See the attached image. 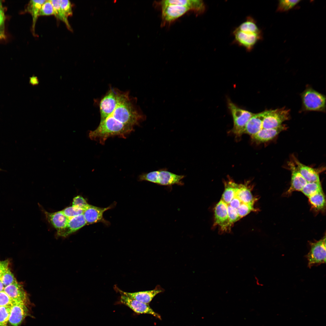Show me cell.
<instances>
[{
    "label": "cell",
    "instance_id": "obj_27",
    "mask_svg": "<svg viewBox=\"0 0 326 326\" xmlns=\"http://www.w3.org/2000/svg\"><path fill=\"white\" fill-rule=\"evenodd\" d=\"M301 191L309 197L322 190L320 182H308Z\"/></svg>",
    "mask_w": 326,
    "mask_h": 326
},
{
    "label": "cell",
    "instance_id": "obj_6",
    "mask_svg": "<svg viewBox=\"0 0 326 326\" xmlns=\"http://www.w3.org/2000/svg\"><path fill=\"white\" fill-rule=\"evenodd\" d=\"M233 43L243 47L248 52L251 51L257 43L262 38L261 33L240 30L235 28L232 32Z\"/></svg>",
    "mask_w": 326,
    "mask_h": 326
},
{
    "label": "cell",
    "instance_id": "obj_9",
    "mask_svg": "<svg viewBox=\"0 0 326 326\" xmlns=\"http://www.w3.org/2000/svg\"><path fill=\"white\" fill-rule=\"evenodd\" d=\"M122 92L116 88H111L102 98L99 105L101 120L107 117L114 110Z\"/></svg>",
    "mask_w": 326,
    "mask_h": 326
},
{
    "label": "cell",
    "instance_id": "obj_14",
    "mask_svg": "<svg viewBox=\"0 0 326 326\" xmlns=\"http://www.w3.org/2000/svg\"><path fill=\"white\" fill-rule=\"evenodd\" d=\"M114 205L112 204L107 207L101 208L88 204L83 213L87 225L99 222L108 225L109 222L104 219L103 214L105 211L113 208Z\"/></svg>",
    "mask_w": 326,
    "mask_h": 326
},
{
    "label": "cell",
    "instance_id": "obj_37",
    "mask_svg": "<svg viewBox=\"0 0 326 326\" xmlns=\"http://www.w3.org/2000/svg\"><path fill=\"white\" fill-rule=\"evenodd\" d=\"M5 17L2 2L0 1V30H4Z\"/></svg>",
    "mask_w": 326,
    "mask_h": 326
},
{
    "label": "cell",
    "instance_id": "obj_17",
    "mask_svg": "<svg viewBox=\"0 0 326 326\" xmlns=\"http://www.w3.org/2000/svg\"><path fill=\"white\" fill-rule=\"evenodd\" d=\"M86 225L83 214L69 218L66 226L63 229L57 231V234L61 237H66Z\"/></svg>",
    "mask_w": 326,
    "mask_h": 326
},
{
    "label": "cell",
    "instance_id": "obj_31",
    "mask_svg": "<svg viewBox=\"0 0 326 326\" xmlns=\"http://www.w3.org/2000/svg\"><path fill=\"white\" fill-rule=\"evenodd\" d=\"M68 218H70L83 214L84 210L80 208L73 206L67 207L62 210Z\"/></svg>",
    "mask_w": 326,
    "mask_h": 326
},
{
    "label": "cell",
    "instance_id": "obj_8",
    "mask_svg": "<svg viewBox=\"0 0 326 326\" xmlns=\"http://www.w3.org/2000/svg\"><path fill=\"white\" fill-rule=\"evenodd\" d=\"M310 250L306 255L310 268L326 262V237L314 242H310Z\"/></svg>",
    "mask_w": 326,
    "mask_h": 326
},
{
    "label": "cell",
    "instance_id": "obj_39",
    "mask_svg": "<svg viewBox=\"0 0 326 326\" xmlns=\"http://www.w3.org/2000/svg\"><path fill=\"white\" fill-rule=\"evenodd\" d=\"M5 37L4 31L0 30V40L5 39Z\"/></svg>",
    "mask_w": 326,
    "mask_h": 326
},
{
    "label": "cell",
    "instance_id": "obj_4",
    "mask_svg": "<svg viewBox=\"0 0 326 326\" xmlns=\"http://www.w3.org/2000/svg\"><path fill=\"white\" fill-rule=\"evenodd\" d=\"M302 108L307 111H325V97L311 87H307L301 94Z\"/></svg>",
    "mask_w": 326,
    "mask_h": 326
},
{
    "label": "cell",
    "instance_id": "obj_2",
    "mask_svg": "<svg viewBox=\"0 0 326 326\" xmlns=\"http://www.w3.org/2000/svg\"><path fill=\"white\" fill-rule=\"evenodd\" d=\"M128 92L122 91L117 104L107 117L101 120L103 125L116 136L123 138L145 119Z\"/></svg>",
    "mask_w": 326,
    "mask_h": 326
},
{
    "label": "cell",
    "instance_id": "obj_36",
    "mask_svg": "<svg viewBox=\"0 0 326 326\" xmlns=\"http://www.w3.org/2000/svg\"><path fill=\"white\" fill-rule=\"evenodd\" d=\"M9 260H0V279L9 268Z\"/></svg>",
    "mask_w": 326,
    "mask_h": 326
},
{
    "label": "cell",
    "instance_id": "obj_12",
    "mask_svg": "<svg viewBox=\"0 0 326 326\" xmlns=\"http://www.w3.org/2000/svg\"><path fill=\"white\" fill-rule=\"evenodd\" d=\"M30 304L15 302L11 306L8 322L12 326H20L27 316H31L29 306Z\"/></svg>",
    "mask_w": 326,
    "mask_h": 326
},
{
    "label": "cell",
    "instance_id": "obj_41",
    "mask_svg": "<svg viewBox=\"0 0 326 326\" xmlns=\"http://www.w3.org/2000/svg\"><path fill=\"white\" fill-rule=\"evenodd\" d=\"M2 169H1V168H0V171H2Z\"/></svg>",
    "mask_w": 326,
    "mask_h": 326
},
{
    "label": "cell",
    "instance_id": "obj_35",
    "mask_svg": "<svg viewBox=\"0 0 326 326\" xmlns=\"http://www.w3.org/2000/svg\"><path fill=\"white\" fill-rule=\"evenodd\" d=\"M72 204V206L81 208L84 210L88 205L85 199L79 195L74 198Z\"/></svg>",
    "mask_w": 326,
    "mask_h": 326
},
{
    "label": "cell",
    "instance_id": "obj_21",
    "mask_svg": "<svg viewBox=\"0 0 326 326\" xmlns=\"http://www.w3.org/2000/svg\"><path fill=\"white\" fill-rule=\"evenodd\" d=\"M293 162L298 171L308 182H320L318 173L315 169L300 162L295 157Z\"/></svg>",
    "mask_w": 326,
    "mask_h": 326
},
{
    "label": "cell",
    "instance_id": "obj_18",
    "mask_svg": "<svg viewBox=\"0 0 326 326\" xmlns=\"http://www.w3.org/2000/svg\"><path fill=\"white\" fill-rule=\"evenodd\" d=\"M289 167L291 172V179L287 193L290 194L294 191H301L308 182L300 174L293 162H289Z\"/></svg>",
    "mask_w": 326,
    "mask_h": 326
},
{
    "label": "cell",
    "instance_id": "obj_22",
    "mask_svg": "<svg viewBox=\"0 0 326 326\" xmlns=\"http://www.w3.org/2000/svg\"><path fill=\"white\" fill-rule=\"evenodd\" d=\"M45 213L49 222L57 231L63 229L66 226L69 218L62 211L52 213L45 212Z\"/></svg>",
    "mask_w": 326,
    "mask_h": 326
},
{
    "label": "cell",
    "instance_id": "obj_23",
    "mask_svg": "<svg viewBox=\"0 0 326 326\" xmlns=\"http://www.w3.org/2000/svg\"><path fill=\"white\" fill-rule=\"evenodd\" d=\"M46 0H31L28 3L26 10L31 15L32 18V30L35 34L36 22L39 16V12L42 5Z\"/></svg>",
    "mask_w": 326,
    "mask_h": 326
},
{
    "label": "cell",
    "instance_id": "obj_10",
    "mask_svg": "<svg viewBox=\"0 0 326 326\" xmlns=\"http://www.w3.org/2000/svg\"><path fill=\"white\" fill-rule=\"evenodd\" d=\"M154 3L155 7L159 8L171 5L184 6L197 15L203 14L206 10L205 2L201 0H166L155 2Z\"/></svg>",
    "mask_w": 326,
    "mask_h": 326
},
{
    "label": "cell",
    "instance_id": "obj_34",
    "mask_svg": "<svg viewBox=\"0 0 326 326\" xmlns=\"http://www.w3.org/2000/svg\"><path fill=\"white\" fill-rule=\"evenodd\" d=\"M15 302L4 291L0 292V306H12Z\"/></svg>",
    "mask_w": 326,
    "mask_h": 326
},
{
    "label": "cell",
    "instance_id": "obj_32",
    "mask_svg": "<svg viewBox=\"0 0 326 326\" xmlns=\"http://www.w3.org/2000/svg\"><path fill=\"white\" fill-rule=\"evenodd\" d=\"M54 15L53 5L50 0H46L42 5L39 12V16Z\"/></svg>",
    "mask_w": 326,
    "mask_h": 326
},
{
    "label": "cell",
    "instance_id": "obj_15",
    "mask_svg": "<svg viewBox=\"0 0 326 326\" xmlns=\"http://www.w3.org/2000/svg\"><path fill=\"white\" fill-rule=\"evenodd\" d=\"M115 288L117 291L121 295L148 304L156 295L164 291V289L159 285H157L155 289L152 290L134 292H124L116 286Z\"/></svg>",
    "mask_w": 326,
    "mask_h": 326
},
{
    "label": "cell",
    "instance_id": "obj_5",
    "mask_svg": "<svg viewBox=\"0 0 326 326\" xmlns=\"http://www.w3.org/2000/svg\"><path fill=\"white\" fill-rule=\"evenodd\" d=\"M227 104L233 120L232 131L236 135L241 136L244 133L246 124L254 113L239 107L229 99Z\"/></svg>",
    "mask_w": 326,
    "mask_h": 326
},
{
    "label": "cell",
    "instance_id": "obj_33",
    "mask_svg": "<svg viewBox=\"0 0 326 326\" xmlns=\"http://www.w3.org/2000/svg\"><path fill=\"white\" fill-rule=\"evenodd\" d=\"M60 4L62 11L66 17L68 18L72 15V5L68 0H59Z\"/></svg>",
    "mask_w": 326,
    "mask_h": 326
},
{
    "label": "cell",
    "instance_id": "obj_24",
    "mask_svg": "<svg viewBox=\"0 0 326 326\" xmlns=\"http://www.w3.org/2000/svg\"><path fill=\"white\" fill-rule=\"evenodd\" d=\"M242 31H249L254 33H261L255 20L251 16H247L244 21L236 27Z\"/></svg>",
    "mask_w": 326,
    "mask_h": 326
},
{
    "label": "cell",
    "instance_id": "obj_1",
    "mask_svg": "<svg viewBox=\"0 0 326 326\" xmlns=\"http://www.w3.org/2000/svg\"><path fill=\"white\" fill-rule=\"evenodd\" d=\"M220 199L225 204L229 224L231 229L234 223L252 212L257 209L255 204L257 198L252 193L253 186L248 181L238 184L231 179L225 181Z\"/></svg>",
    "mask_w": 326,
    "mask_h": 326
},
{
    "label": "cell",
    "instance_id": "obj_40",
    "mask_svg": "<svg viewBox=\"0 0 326 326\" xmlns=\"http://www.w3.org/2000/svg\"><path fill=\"white\" fill-rule=\"evenodd\" d=\"M4 288L5 287L1 280V279H0V292L3 291H4Z\"/></svg>",
    "mask_w": 326,
    "mask_h": 326
},
{
    "label": "cell",
    "instance_id": "obj_20",
    "mask_svg": "<svg viewBox=\"0 0 326 326\" xmlns=\"http://www.w3.org/2000/svg\"><path fill=\"white\" fill-rule=\"evenodd\" d=\"M266 110L255 114L251 117L245 126L244 133L252 136L262 129V123Z\"/></svg>",
    "mask_w": 326,
    "mask_h": 326
},
{
    "label": "cell",
    "instance_id": "obj_16",
    "mask_svg": "<svg viewBox=\"0 0 326 326\" xmlns=\"http://www.w3.org/2000/svg\"><path fill=\"white\" fill-rule=\"evenodd\" d=\"M4 291L15 302L30 304L27 292L22 285L18 282L5 287Z\"/></svg>",
    "mask_w": 326,
    "mask_h": 326
},
{
    "label": "cell",
    "instance_id": "obj_7",
    "mask_svg": "<svg viewBox=\"0 0 326 326\" xmlns=\"http://www.w3.org/2000/svg\"><path fill=\"white\" fill-rule=\"evenodd\" d=\"M290 110L285 107L266 110L263 121L262 129L277 127L289 118Z\"/></svg>",
    "mask_w": 326,
    "mask_h": 326
},
{
    "label": "cell",
    "instance_id": "obj_19",
    "mask_svg": "<svg viewBox=\"0 0 326 326\" xmlns=\"http://www.w3.org/2000/svg\"><path fill=\"white\" fill-rule=\"evenodd\" d=\"M286 129V126L283 124L275 128L262 129L251 137L253 140L257 143L266 142L272 139Z\"/></svg>",
    "mask_w": 326,
    "mask_h": 326
},
{
    "label": "cell",
    "instance_id": "obj_13",
    "mask_svg": "<svg viewBox=\"0 0 326 326\" xmlns=\"http://www.w3.org/2000/svg\"><path fill=\"white\" fill-rule=\"evenodd\" d=\"M120 302L127 306L135 312L139 314H149L161 319L160 315L154 312L148 304L121 295Z\"/></svg>",
    "mask_w": 326,
    "mask_h": 326
},
{
    "label": "cell",
    "instance_id": "obj_25",
    "mask_svg": "<svg viewBox=\"0 0 326 326\" xmlns=\"http://www.w3.org/2000/svg\"><path fill=\"white\" fill-rule=\"evenodd\" d=\"M308 197L312 207L315 210L319 211L324 208L325 206V199L322 191Z\"/></svg>",
    "mask_w": 326,
    "mask_h": 326
},
{
    "label": "cell",
    "instance_id": "obj_28",
    "mask_svg": "<svg viewBox=\"0 0 326 326\" xmlns=\"http://www.w3.org/2000/svg\"><path fill=\"white\" fill-rule=\"evenodd\" d=\"M301 1L299 0H280L279 1L277 11L284 12L291 9Z\"/></svg>",
    "mask_w": 326,
    "mask_h": 326
},
{
    "label": "cell",
    "instance_id": "obj_3",
    "mask_svg": "<svg viewBox=\"0 0 326 326\" xmlns=\"http://www.w3.org/2000/svg\"><path fill=\"white\" fill-rule=\"evenodd\" d=\"M185 177L183 175H178L168 171L166 168L143 173L139 177V181H146L160 185L171 186L177 184H184L182 180Z\"/></svg>",
    "mask_w": 326,
    "mask_h": 326
},
{
    "label": "cell",
    "instance_id": "obj_26",
    "mask_svg": "<svg viewBox=\"0 0 326 326\" xmlns=\"http://www.w3.org/2000/svg\"><path fill=\"white\" fill-rule=\"evenodd\" d=\"M53 8L54 15L58 19L63 22L68 29L72 30V29L67 18L64 14L60 7L59 0H50Z\"/></svg>",
    "mask_w": 326,
    "mask_h": 326
},
{
    "label": "cell",
    "instance_id": "obj_29",
    "mask_svg": "<svg viewBox=\"0 0 326 326\" xmlns=\"http://www.w3.org/2000/svg\"><path fill=\"white\" fill-rule=\"evenodd\" d=\"M11 306H0V326H8Z\"/></svg>",
    "mask_w": 326,
    "mask_h": 326
},
{
    "label": "cell",
    "instance_id": "obj_30",
    "mask_svg": "<svg viewBox=\"0 0 326 326\" xmlns=\"http://www.w3.org/2000/svg\"><path fill=\"white\" fill-rule=\"evenodd\" d=\"M1 279L5 288L9 285L18 282L9 268L3 275Z\"/></svg>",
    "mask_w": 326,
    "mask_h": 326
},
{
    "label": "cell",
    "instance_id": "obj_38",
    "mask_svg": "<svg viewBox=\"0 0 326 326\" xmlns=\"http://www.w3.org/2000/svg\"><path fill=\"white\" fill-rule=\"evenodd\" d=\"M29 83L32 85H36L38 84L39 80L36 76L33 75L30 78Z\"/></svg>",
    "mask_w": 326,
    "mask_h": 326
},
{
    "label": "cell",
    "instance_id": "obj_11",
    "mask_svg": "<svg viewBox=\"0 0 326 326\" xmlns=\"http://www.w3.org/2000/svg\"><path fill=\"white\" fill-rule=\"evenodd\" d=\"M161 10V26L169 24L190 11L188 8L177 5H169L160 8Z\"/></svg>",
    "mask_w": 326,
    "mask_h": 326
}]
</instances>
